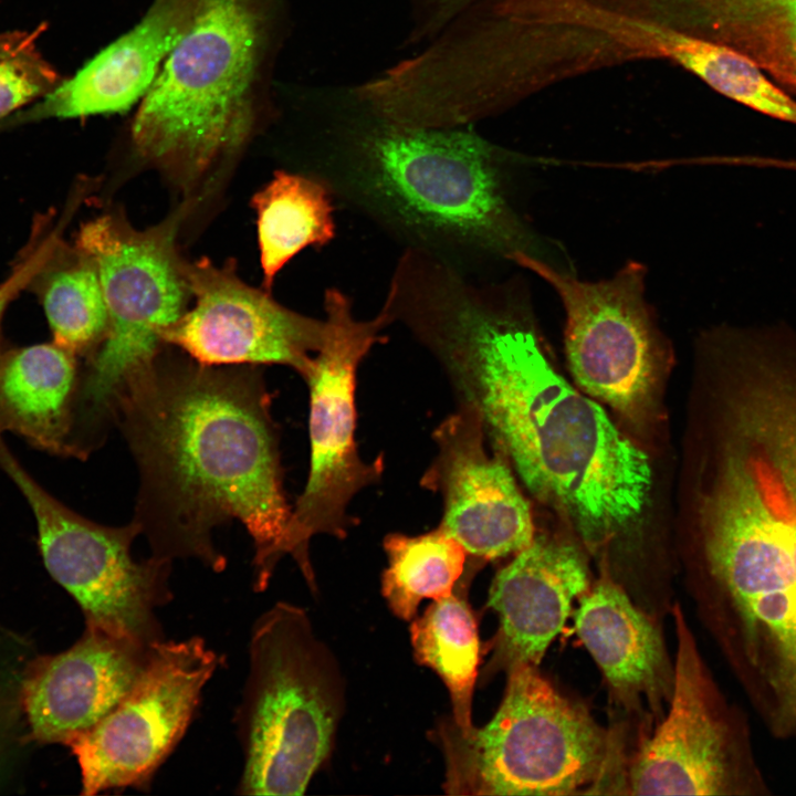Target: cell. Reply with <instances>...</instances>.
<instances>
[{"label": "cell", "mask_w": 796, "mask_h": 796, "mask_svg": "<svg viewBox=\"0 0 796 796\" xmlns=\"http://www.w3.org/2000/svg\"><path fill=\"white\" fill-rule=\"evenodd\" d=\"M521 284L463 282L426 307L415 338L440 365L458 406L474 409L526 489L590 548L637 521L652 470L604 408L543 352Z\"/></svg>", "instance_id": "1"}, {"label": "cell", "mask_w": 796, "mask_h": 796, "mask_svg": "<svg viewBox=\"0 0 796 796\" xmlns=\"http://www.w3.org/2000/svg\"><path fill=\"white\" fill-rule=\"evenodd\" d=\"M270 396L253 365L207 366L160 353L124 381L114 410L136 463L134 522L151 556L222 572L217 527L252 538V585L265 590L291 516Z\"/></svg>", "instance_id": "2"}, {"label": "cell", "mask_w": 796, "mask_h": 796, "mask_svg": "<svg viewBox=\"0 0 796 796\" xmlns=\"http://www.w3.org/2000/svg\"><path fill=\"white\" fill-rule=\"evenodd\" d=\"M316 169L335 199L406 245L468 273L469 261L540 258L534 233L509 198L506 153L472 125L395 122L353 86L302 88Z\"/></svg>", "instance_id": "3"}, {"label": "cell", "mask_w": 796, "mask_h": 796, "mask_svg": "<svg viewBox=\"0 0 796 796\" xmlns=\"http://www.w3.org/2000/svg\"><path fill=\"white\" fill-rule=\"evenodd\" d=\"M286 0H199L130 124L135 154L188 197L273 109Z\"/></svg>", "instance_id": "4"}, {"label": "cell", "mask_w": 796, "mask_h": 796, "mask_svg": "<svg viewBox=\"0 0 796 796\" xmlns=\"http://www.w3.org/2000/svg\"><path fill=\"white\" fill-rule=\"evenodd\" d=\"M345 708L329 648L306 611L279 601L254 622L235 714L244 765L237 793L302 795L326 761Z\"/></svg>", "instance_id": "5"}, {"label": "cell", "mask_w": 796, "mask_h": 796, "mask_svg": "<svg viewBox=\"0 0 796 796\" xmlns=\"http://www.w3.org/2000/svg\"><path fill=\"white\" fill-rule=\"evenodd\" d=\"M187 206L147 229L130 224L123 212L84 223L76 245L97 268L107 310V329L80 373L71 444L88 455L114 423L117 395L125 379L161 350V331L174 324L191 300L185 262L176 238Z\"/></svg>", "instance_id": "6"}, {"label": "cell", "mask_w": 796, "mask_h": 796, "mask_svg": "<svg viewBox=\"0 0 796 796\" xmlns=\"http://www.w3.org/2000/svg\"><path fill=\"white\" fill-rule=\"evenodd\" d=\"M452 795H570L606 766L604 730L535 666L509 669L504 698L483 727L449 719L436 732Z\"/></svg>", "instance_id": "7"}, {"label": "cell", "mask_w": 796, "mask_h": 796, "mask_svg": "<svg viewBox=\"0 0 796 796\" xmlns=\"http://www.w3.org/2000/svg\"><path fill=\"white\" fill-rule=\"evenodd\" d=\"M326 337L305 378L310 392V470L303 492L291 511L282 541V556L297 564L310 589L316 580L310 542L320 534L344 540L357 521L349 515L354 496L378 483L384 457L365 462L356 432V375L359 364L391 325L380 308L371 320L355 318L350 298L337 287L324 292Z\"/></svg>", "instance_id": "8"}, {"label": "cell", "mask_w": 796, "mask_h": 796, "mask_svg": "<svg viewBox=\"0 0 796 796\" xmlns=\"http://www.w3.org/2000/svg\"><path fill=\"white\" fill-rule=\"evenodd\" d=\"M0 468L28 501L45 567L80 605L86 626L144 645L164 639L156 610L172 597V562L135 559L134 522L106 526L70 510L24 470L1 433Z\"/></svg>", "instance_id": "9"}, {"label": "cell", "mask_w": 796, "mask_h": 796, "mask_svg": "<svg viewBox=\"0 0 796 796\" xmlns=\"http://www.w3.org/2000/svg\"><path fill=\"white\" fill-rule=\"evenodd\" d=\"M558 295L565 312V354L583 392L633 416L643 407L667 357V346L646 300V268L629 261L614 276L583 281L541 258L516 253Z\"/></svg>", "instance_id": "10"}, {"label": "cell", "mask_w": 796, "mask_h": 796, "mask_svg": "<svg viewBox=\"0 0 796 796\" xmlns=\"http://www.w3.org/2000/svg\"><path fill=\"white\" fill-rule=\"evenodd\" d=\"M218 664L198 636L155 642L124 696L66 743L81 769L82 794L147 789L185 735Z\"/></svg>", "instance_id": "11"}, {"label": "cell", "mask_w": 796, "mask_h": 796, "mask_svg": "<svg viewBox=\"0 0 796 796\" xmlns=\"http://www.w3.org/2000/svg\"><path fill=\"white\" fill-rule=\"evenodd\" d=\"M195 304L161 331L174 345L207 366L279 364L305 378L326 337L325 320L276 302L271 292L242 281L229 260L185 262Z\"/></svg>", "instance_id": "12"}, {"label": "cell", "mask_w": 796, "mask_h": 796, "mask_svg": "<svg viewBox=\"0 0 796 796\" xmlns=\"http://www.w3.org/2000/svg\"><path fill=\"white\" fill-rule=\"evenodd\" d=\"M437 454L420 485L442 499L439 526L478 562L515 555L535 536L530 503L506 457L486 449L479 413L458 406L433 430Z\"/></svg>", "instance_id": "13"}, {"label": "cell", "mask_w": 796, "mask_h": 796, "mask_svg": "<svg viewBox=\"0 0 796 796\" xmlns=\"http://www.w3.org/2000/svg\"><path fill=\"white\" fill-rule=\"evenodd\" d=\"M668 714L636 753L633 795H725L744 787L734 733L680 609Z\"/></svg>", "instance_id": "14"}, {"label": "cell", "mask_w": 796, "mask_h": 796, "mask_svg": "<svg viewBox=\"0 0 796 796\" xmlns=\"http://www.w3.org/2000/svg\"><path fill=\"white\" fill-rule=\"evenodd\" d=\"M153 645L86 626L69 649L42 658L22 689L31 737L66 745L94 726L129 690Z\"/></svg>", "instance_id": "15"}, {"label": "cell", "mask_w": 796, "mask_h": 796, "mask_svg": "<svg viewBox=\"0 0 796 796\" xmlns=\"http://www.w3.org/2000/svg\"><path fill=\"white\" fill-rule=\"evenodd\" d=\"M588 589L582 551L566 540L535 535L492 582L488 601L500 627L490 667H536L564 628L573 601Z\"/></svg>", "instance_id": "16"}, {"label": "cell", "mask_w": 796, "mask_h": 796, "mask_svg": "<svg viewBox=\"0 0 796 796\" xmlns=\"http://www.w3.org/2000/svg\"><path fill=\"white\" fill-rule=\"evenodd\" d=\"M199 0H154L143 19L13 124L122 113L142 100L191 27Z\"/></svg>", "instance_id": "17"}, {"label": "cell", "mask_w": 796, "mask_h": 796, "mask_svg": "<svg viewBox=\"0 0 796 796\" xmlns=\"http://www.w3.org/2000/svg\"><path fill=\"white\" fill-rule=\"evenodd\" d=\"M576 631L618 694L654 700L672 689L662 636L619 584L600 578L580 598Z\"/></svg>", "instance_id": "18"}, {"label": "cell", "mask_w": 796, "mask_h": 796, "mask_svg": "<svg viewBox=\"0 0 796 796\" xmlns=\"http://www.w3.org/2000/svg\"><path fill=\"white\" fill-rule=\"evenodd\" d=\"M80 373L76 356L54 342L0 355V433L70 455Z\"/></svg>", "instance_id": "19"}, {"label": "cell", "mask_w": 796, "mask_h": 796, "mask_svg": "<svg viewBox=\"0 0 796 796\" xmlns=\"http://www.w3.org/2000/svg\"><path fill=\"white\" fill-rule=\"evenodd\" d=\"M335 197L320 178L276 170L252 198L263 289L271 292L277 273L308 247L323 248L336 234Z\"/></svg>", "instance_id": "20"}, {"label": "cell", "mask_w": 796, "mask_h": 796, "mask_svg": "<svg viewBox=\"0 0 796 796\" xmlns=\"http://www.w3.org/2000/svg\"><path fill=\"white\" fill-rule=\"evenodd\" d=\"M691 30L751 57L796 95V0H683Z\"/></svg>", "instance_id": "21"}, {"label": "cell", "mask_w": 796, "mask_h": 796, "mask_svg": "<svg viewBox=\"0 0 796 796\" xmlns=\"http://www.w3.org/2000/svg\"><path fill=\"white\" fill-rule=\"evenodd\" d=\"M433 600L410 626L418 663L431 668L444 682L451 701V720L462 730L472 724V696L478 675L480 643L476 620L465 589Z\"/></svg>", "instance_id": "22"}, {"label": "cell", "mask_w": 796, "mask_h": 796, "mask_svg": "<svg viewBox=\"0 0 796 796\" xmlns=\"http://www.w3.org/2000/svg\"><path fill=\"white\" fill-rule=\"evenodd\" d=\"M54 343L75 356H90L107 329V310L93 259L63 241L36 276Z\"/></svg>", "instance_id": "23"}, {"label": "cell", "mask_w": 796, "mask_h": 796, "mask_svg": "<svg viewBox=\"0 0 796 796\" xmlns=\"http://www.w3.org/2000/svg\"><path fill=\"white\" fill-rule=\"evenodd\" d=\"M383 544L388 565L381 593L404 620L415 617L422 599L451 595L469 563L464 547L440 526L416 536L390 533Z\"/></svg>", "instance_id": "24"}, {"label": "cell", "mask_w": 796, "mask_h": 796, "mask_svg": "<svg viewBox=\"0 0 796 796\" xmlns=\"http://www.w3.org/2000/svg\"><path fill=\"white\" fill-rule=\"evenodd\" d=\"M43 31L44 24L0 34V118L45 97L63 81L38 48Z\"/></svg>", "instance_id": "25"}, {"label": "cell", "mask_w": 796, "mask_h": 796, "mask_svg": "<svg viewBox=\"0 0 796 796\" xmlns=\"http://www.w3.org/2000/svg\"><path fill=\"white\" fill-rule=\"evenodd\" d=\"M57 243L56 234L34 231V237L28 249L6 280L0 283V355L3 353L1 348V323L7 307L23 289L32 284L52 258Z\"/></svg>", "instance_id": "26"}, {"label": "cell", "mask_w": 796, "mask_h": 796, "mask_svg": "<svg viewBox=\"0 0 796 796\" xmlns=\"http://www.w3.org/2000/svg\"><path fill=\"white\" fill-rule=\"evenodd\" d=\"M475 0H407L410 29L405 45L430 42L464 8Z\"/></svg>", "instance_id": "27"}, {"label": "cell", "mask_w": 796, "mask_h": 796, "mask_svg": "<svg viewBox=\"0 0 796 796\" xmlns=\"http://www.w3.org/2000/svg\"><path fill=\"white\" fill-rule=\"evenodd\" d=\"M718 161L754 168H776L796 171V158H778L760 155H742L718 158Z\"/></svg>", "instance_id": "28"}, {"label": "cell", "mask_w": 796, "mask_h": 796, "mask_svg": "<svg viewBox=\"0 0 796 796\" xmlns=\"http://www.w3.org/2000/svg\"><path fill=\"white\" fill-rule=\"evenodd\" d=\"M8 704H9V701L4 695V691L0 687V739L3 734L4 727H6L7 721H8V714H9Z\"/></svg>", "instance_id": "29"}]
</instances>
